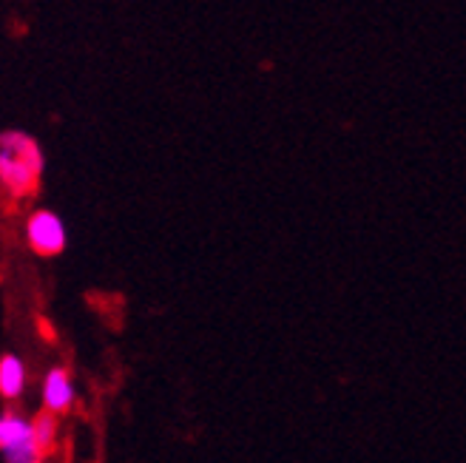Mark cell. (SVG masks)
I'll return each instance as SVG.
<instances>
[{"label":"cell","instance_id":"cell-1","mask_svg":"<svg viewBox=\"0 0 466 463\" xmlns=\"http://www.w3.org/2000/svg\"><path fill=\"white\" fill-rule=\"evenodd\" d=\"M46 174V154L37 136L23 128L0 131V194L9 202H29Z\"/></svg>","mask_w":466,"mask_h":463},{"label":"cell","instance_id":"cell-2","mask_svg":"<svg viewBox=\"0 0 466 463\" xmlns=\"http://www.w3.org/2000/svg\"><path fill=\"white\" fill-rule=\"evenodd\" d=\"M0 455L6 463H46V452L35 441L32 418L17 409L0 412Z\"/></svg>","mask_w":466,"mask_h":463},{"label":"cell","instance_id":"cell-3","mask_svg":"<svg viewBox=\"0 0 466 463\" xmlns=\"http://www.w3.org/2000/svg\"><path fill=\"white\" fill-rule=\"evenodd\" d=\"M23 237H26V245L32 247L35 257L55 259L68 245V227L52 207H35L23 222Z\"/></svg>","mask_w":466,"mask_h":463},{"label":"cell","instance_id":"cell-4","mask_svg":"<svg viewBox=\"0 0 466 463\" xmlns=\"http://www.w3.org/2000/svg\"><path fill=\"white\" fill-rule=\"evenodd\" d=\"M40 398H43V409H49L55 415L72 409L77 401V387H75L72 373H68L66 367L46 369L43 384H40Z\"/></svg>","mask_w":466,"mask_h":463},{"label":"cell","instance_id":"cell-5","mask_svg":"<svg viewBox=\"0 0 466 463\" xmlns=\"http://www.w3.org/2000/svg\"><path fill=\"white\" fill-rule=\"evenodd\" d=\"M29 387V367L20 356L4 353L0 356V398L17 401Z\"/></svg>","mask_w":466,"mask_h":463},{"label":"cell","instance_id":"cell-6","mask_svg":"<svg viewBox=\"0 0 466 463\" xmlns=\"http://www.w3.org/2000/svg\"><path fill=\"white\" fill-rule=\"evenodd\" d=\"M32 432H35V441L37 447L49 455L57 444V415L49 412V409H43L37 412L35 418H32Z\"/></svg>","mask_w":466,"mask_h":463}]
</instances>
